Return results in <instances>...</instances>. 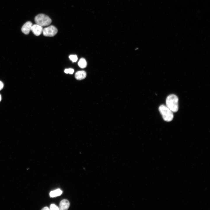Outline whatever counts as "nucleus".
I'll use <instances>...</instances> for the list:
<instances>
[{
    "label": "nucleus",
    "instance_id": "9b49d317",
    "mask_svg": "<svg viewBox=\"0 0 210 210\" xmlns=\"http://www.w3.org/2000/svg\"><path fill=\"white\" fill-rule=\"evenodd\" d=\"M70 60L73 62H76L78 60V57L76 55H71L69 56Z\"/></svg>",
    "mask_w": 210,
    "mask_h": 210
},
{
    "label": "nucleus",
    "instance_id": "4468645a",
    "mask_svg": "<svg viewBox=\"0 0 210 210\" xmlns=\"http://www.w3.org/2000/svg\"><path fill=\"white\" fill-rule=\"evenodd\" d=\"M4 84L3 83L0 81V90H1L4 87Z\"/></svg>",
    "mask_w": 210,
    "mask_h": 210
},
{
    "label": "nucleus",
    "instance_id": "f03ea898",
    "mask_svg": "<svg viewBox=\"0 0 210 210\" xmlns=\"http://www.w3.org/2000/svg\"><path fill=\"white\" fill-rule=\"evenodd\" d=\"M159 110L164 121L170 122L174 118L173 112L166 105H161L159 107Z\"/></svg>",
    "mask_w": 210,
    "mask_h": 210
},
{
    "label": "nucleus",
    "instance_id": "f8f14e48",
    "mask_svg": "<svg viewBox=\"0 0 210 210\" xmlns=\"http://www.w3.org/2000/svg\"><path fill=\"white\" fill-rule=\"evenodd\" d=\"M64 73L66 74H72L74 72V70L72 68L65 69L64 71Z\"/></svg>",
    "mask_w": 210,
    "mask_h": 210
},
{
    "label": "nucleus",
    "instance_id": "2eb2a0df",
    "mask_svg": "<svg viewBox=\"0 0 210 210\" xmlns=\"http://www.w3.org/2000/svg\"><path fill=\"white\" fill-rule=\"evenodd\" d=\"M42 210H50V209H49L48 207H46H46H45L43 208L42 209Z\"/></svg>",
    "mask_w": 210,
    "mask_h": 210
},
{
    "label": "nucleus",
    "instance_id": "20e7f679",
    "mask_svg": "<svg viewBox=\"0 0 210 210\" xmlns=\"http://www.w3.org/2000/svg\"><path fill=\"white\" fill-rule=\"evenodd\" d=\"M57 29L55 27L50 25L43 29L42 33L45 36L52 37L57 34Z\"/></svg>",
    "mask_w": 210,
    "mask_h": 210
},
{
    "label": "nucleus",
    "instance_id": "6e6552de",
    "mask_svg": "<svg viewBox=\"0 0 210 210\" xmlns=\"http://www.w3.org/2000/svg\"><path fill=\"white\" fill-rule=\"evenodd\" d=\"M86 72L84 71H80L76 72L75 75L76 79L78 80H81L85 79L86 76Z\"/></svg>",
    "mask_w": 210,
    "mask_h": 210
},
{
    "label": "nucleus",
    "instance_id": "0eeeda50",
    "mask_svg": "<svg viewBox=\"0 0 210 210\" xmlns=\"http://www.w3.org/2000/svg\"><path fill=\"white\" fill-rule=\"evenodd\" d=\"M70 206V203L69 201L65 199L62 200L59 204V209L61 210H66L68 209Z\"/></svg>",
    "mask_w": 210,
    "mask_h": 210
},
{
    "label": "nucleus",
    "instance_id": "9d476101",
    "mask_svg": "<svg viewBox=\"0 0 210 210\" xmlns=\"http://www.w3.org/2000/svg\"><path fill=\"white\" fill-rule=\"evenodd\" d=\"M78 64L80 68L83 69L87 66V62L85 58H82L80 59Z\"/></svg>",
    "mask_w": 210,
    "mask_h": 210
},
{
    "label": "nucleus",
    "instance_id": "39448f33",
    "mask_svg": "<svg viewBox=\"0 0 210 210\" xmlns=\"http://www.w3.org/2000/svg\"><path fill=\"white\" fill-rule=\"evenodd\" d=\"M43 28L42 27L37 24L32 25L31 29L33 33L36 36H39L42 33Z\"/></svg>",
    "mask_w": 210,
    "mask_h": 210
},
{
    "label": "nucleus",
    "instance_id": "423d86ee",
    "mask_svg": "<svg viewBox=\"0 0 210 210\" xmlns=\"http://www.w3.org/2000/svg\"><path fill=\"white\" fill-rule=\"evenodd\" d=\"M32 25V24L31 22H27L22 26L21 28L22 32L25 34H28L31 31Z\"/></svg>",
    "mask_w": 210,
    "mask_h": 210
},
{
    "label": "nucleus",
    "instance_id": "dca6fc26",
    "mask_svg": "<svg viewBox=\"0 0 210 210\" xmlns=\"http://www.w3.org/2000/svg\"><path fill=\"white\" fill-rule=\"evenodd\" d=\"M1 94H0V102L1 100Z\"/></svg>",
    "mask_w": 210,
    "mask_h": 210
},
{
    "label": "nucleus",
    "instance_id": "ddd939ff",
    "mask_svg": "<svg viewBox=\"0 0 210 210\" xmlns=\"http://www.w3.org/2000/svg\"><path fill=\"white\" fill-rule=\"evenodd\" d=\"M50 209L51 210H59V208L57 205L53 204H50Z\"/></svg>",
    "mask_w": 210,
    "mask_h": 210
},
{
    "label": "nucleus",
    "instance_id": "f257e3e1",
    "mask_svg": "<svg viewBox=\"0 0 210 210\" xmlns=\"http://www.w3.org/2000/svg\"><path fill=\"white\" fill-rule=\"evenodd\" d=\"M178 98L174 94H170L166 99V106L173 112H176L178 109Z\"/></svg>",
    "mask_w": 210,
    "mask_h": 210
},
{
    "label": "nucleus",
    "instance_id": "7ed1b4c3",
    "mask_svg": "<svg viewBox=\"0 0 210 210\" xmlns=\"http://www.w3.org/2000/svg\"><path fill=\"white\" fill-rule=\"evenodd\" d=\"M36 23L42 27L48 26L52 22L51 19L47 15L43 14H40L35 18Z\"/></svg>",
    "mask_w": 210,
    "mask_h": 210
},
{
    "label": "nucleus",
    "instance_id": "1a4fd4ad",
    "mask_svg": "<svg viewBox=\"0 0 210 210\" xmlns=\"http://www.w3.org/2000/svg\"><path fill=\"white\" fill-rule=\"evenodd\" d=\"M62 191L60 189L51 191L50 193V195L51 197H53L60 195L62 193Z\"/></svg>",
    "mask_w": 210,
    "mask_h": 210
}]
</instances>
